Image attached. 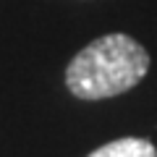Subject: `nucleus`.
I'll use <instances>...</instances> for the list:
<instances>
[{
	"mask_svg": "<svg viewBox=\"0 0 157 157\" xmlns=\"http://www.w3.org/2000/svg\"><path fill=\"white\" fill-rule=\"evenodd\" d=\"M149 71V52L123 32L97 37L66 68V86L76 100H110L134 89Z\"/></svg>",
	"mask_w": 157,
	"mask_h": 157,
	"instance_id": "f257e3e1",
	"label": "nucleus"
},
{
	"mask_svg": "<svg viewBox=\"0 0 157 157\" xmlns=\"http://www.w3.org/2000/svg\"><path fill=\"white\" fill-rule=\"evenodd\" d=\"M86 157H157V147L141 136H123V139L97 147Z\"/></svg>",
	"mask_w": 157,
	"mask_h": 157,
	"instance_id": "f03ea898",
	"label": "nucleus"
}]
</instances>
